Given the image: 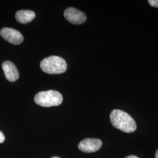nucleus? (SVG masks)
Listing matches in <instances>:
<instances>
[{
  "instance_id": "nucleus-2",
  "label": "nucleus",
  "mask_w": 158,
  "mask_h": 158,
  "mask_svg": "<svg viewBox=\"0 0 158 158\" xmlns=\"http://www.w3.org/2000/svg\"><path fill=\"white\" fill-rule=\"evenodd\" d=\"M41 69L46 73L61 74L67 70L68 65L61 57L51 56L44 59L40 64Z\"/></svg>"
},
{
  "instance_id": "nucleus-7",
  "label": "nucleus",
  "mask_w": 158,
  "mask_h": 158,
  "mask_svg": "<svg viewBox=\"0 0 158 158\" xmlns=\"http://www.w3.org/2000/svg\"><path fill=\"white\" fill-rule=\"evenodd\" d=\"M2 68L6 79L11 82H14L19 78V72L17 67L10 61H6L2 63Z\"/></svg>"
},
{
  "instance_id": "nucleus-6",
  "label": "nucleus",
  "mask_w": 158,
  "mask_h": 158,
  "mask_svg": "<svg viewBox=\"0 0 158 158\" xmlns=\"http://www.w3.org/2000/svg\"><path fill=\"white\" fill-rule=\"evenodd\" d=\"M102 141L97 138H86L79 143V149L85 153L95 152L102 147Z\"/></svg>"
},
{
  "instance_id": "nucleus-9",
  "label": "nucleus",
  "mask_w": 158,
  "mask_h": 158,
  "mask_svg": "<svg viewBox=\"0 0 158 158\" xmlns=\"http://www.w3.org/2000/svg\"><path fill=\"white\" fill-rule=\"evenodd\" d=\"M149 4L153 7H158V0H149Z\"/></svg>"
},
{
  "instance_id": "nucleus-5",
  "label": "nucleus",
  "mask_w": 158,
  "mask_h": 158,
  "mask_svg": "<svg viewBox=\"0 0 158 158\" xmlns=\"http://www.w3.org/2000/svg\"><path fill=\"white\" fill-rule=\"evenodd\" d=\"M64 15L69 22L75 25L81 24L87 19V17L83 12L72 7L67 8L64 12Z\"/></svg>"
},
{
  "instance_id": "nucleus-4",
  "label": "nucleus",
  "mask_w": 158,
  "mask_h": 158,
  "mask_svg": "<svg viewBox=\"0 0 158 158\" xmlns=\"http://www.w3.org/2000/svg\"><path fill=\"white\" fill-rule=\"evenodd\" d=\"M2 38L14 45H19L23 40V35L18 31L11 28H4L0 31Z\"/></svg>"
},
{
  "instance_id": "nucleus-3",
  "label": "nucleus",
  "mask_w": 158,
  "mask_h": 158,
  "mask_svg": "<svg viewBox=\"0 0 158 158\" xmlns=\"http://www.w3.org/2000/svg\"><path fill=\"white\" fill-rule=\"evenodd\" d=\"M35 102L42 107H50L58 106L62 104V95L56 90L40 91L34 97Z\"/></svg>"
},
{
  "instance_id": "nucleus-10",
  "label": "nucleus",
  "mask_w": 158,
  "mask_h": 158,
  "mask_svg": "<svg viewBox=\"0 0 158 158\" xmlns=\"http://www.w3.org/2000/svg\"><path fill=\"white\" fill-rule=\"evenodd\" d=\"M5 141V136L4 134L0 131V143H2Z\"/></svg>"
},
{
  "instance_id": "nucleus-12",
  "label": "nucleus",
  "mask_w": 158,
  "mask_h": 158,
  "mask_svg": "<svg viewBox=\"0 0 158 158\" xmlns=\"http://www.w3.org/2000/svg\"><path fill=\"white\" fill-rule=\"evenodd\" d=\"M155 158H158V149L155 153Z\"/></svg>"
},
{
  "instance_id": "nucleus-11",
  "label": "nucleus",
  "mask_w": 158,
  "mask_h": 158,
  "mask_svg": "<svg viewBox=\"0 0 158 158\" xmlns=\"http://www.w3.org/2000/svg\"><path fill=\"white\" fill-rule=\"evenodd\" d=\"M125 158H139L138 157H137V156H134V155H130V156H127V157H125Z\"/></svg>"
},
{
  "instance_id": "nucleus-8",
  "label": "nucleus",
  "mask_w": 158,
  "mask_h": 158,
  "mask_svg": "<svg viewBox=\"0 0 158 158\" xmlns=\"http://www.w3.org/2000/svg\"><path fill=\"white\" fill-rule=\"evenodd\" d=\"M35 18V13L30 10H19L15 14V18L18 23H27Z\"/></svg>"
},
{
  "instance_id": "nucleus-13",
  "label": "nucleus",
  "mask_w": 158,
  "mask_h": 158,
  "mask_svg": "<svg viewBox=\"0 0 158 158\" xmlns=\"http://www.w3.org/2000/svg\"><path fill=\"white\" fill-rule=\"evenodd\" d=\"M51 158H60L59 157H57V156H53V157H52Z\"/></svg>"
},
{
  "instance_id": "nucleus-1",
  "label": "nucleus",
  "mask_w": 158,
  "mask_h": 158,
  "mask_svg": "<svg viewBox=\"0 0 158 158\" xmlns=\"http://www.w3.org/2000/svg\"><path fill=\"white\" fill-rule=\"evenodd\" d=\"M113 127L126 133H131L135 131V121L128 114L120 110H114L110 115Z\"/></svg>"
}]
</instances>
